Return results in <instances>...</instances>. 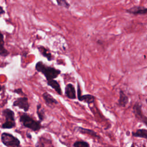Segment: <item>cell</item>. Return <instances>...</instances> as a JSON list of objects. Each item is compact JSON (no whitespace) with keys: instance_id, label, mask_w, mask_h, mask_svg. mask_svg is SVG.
<instances>
[{"instance_id":"obj_12","label":"cell","mask_w":147,"mask_h":147,"mask_svg":"<svg viewBox=\"0 0 147 147\" xmlns=\"http://www.w3.org/2000/svg\"><path fill=\"white\" fill-rule=\"evenodd\" d=\"M129 102V98L125 94V93L122 91H119V97L118 100V105L121 107H125Z\"/></svg>"},{"instance_id":"obj_22","label":"cell","mask_w":147,"mask_h":147,"mask_svg":"<svg viewBox=\"0 0 147 147\" xmlns=\"http://www.w3.org/2000/svg\"><path fill=\"white\" fill-rule=\"evenodd\" d=\"M3 13H5V11L3 10L2 7H1V6H0V16H1V14H3Z\"/></svg>"},{"instance_id":"obj_14","label":"cell","mask_w":147,"mask_h":147,"mask_svg":"<svg viewBox=\"0 0 147 147\" xmlns=\"http://www.w3.org/2000/svg\"><path fill=\"white\" fill-rule=\"evenodd\" d=\"M132 136L134 137H140L147 139V130L146 129H138L136 131L132 132Z\"/></svg>"},{"instance_id":"obj_1","label":"cell","mask_w":147,"mask_h":147,"mask_svg":"<svg viewBox=\"0 0 147 147\" xmlns=\"http://www.w3.org/2000/svg\"><path fill=\"white\" fill-rule=\"evenodd\" d=\"M36 70L44 75L47 80L55 79L61 74V71L54 67L45 65L42 61H38L35 65Z\"/></svg>"},{"instance_id":"obj_3","label":"cell","mask_w":147,"mask_h":147,"mask_svg":"<svg viewBox=\"0 0 147 147\" xmlns=\"http://www.w3.org/2000/svg\"><path fill=\"white\" fill-rule=\"evenodd\" d=\"M1 141L7 146L20 147V140L8 133H3L1 134Z\"/></svg>"},{"instance_id":"obj_18","label":"cell","mask_w":147,"mask_h":147,"mask_svg":"<svg viewBox=\"0 0 147 147\" xmlns=\"http://www.w3.org/2000/svg\"><path fill=\"white\" fill-rule=\"evenodd\" d=\"M73 147H90L88 142L84 141H76L73 144Z\"/></svg>"},{"instance_id":"obj_9","label":"cell","mask_w":147,"mask_h":147,"mask_svg":"<svg viewBox=\"0 0 147 147\" xmlns=\"http://www.w3.org/2000/svg\"><path fill=\"white\" fill-rule=\"evenodd\" d=\"M42 98L47 106H53V105L58 104V102L56 100V99H55L48 92H44L42 94Z\"/></svg>"},{"instance_id":"obj_19","label":"cell","mask_w":147,"mask_h":147,"mask_svg":"<svg viewBox=\"0 0 147 147\" xmlns=\"http://www.w3.org/2000/svg\"><path fill=\"white\" fill-rule=\"evenodd\" d=\"M58 6L63 7L65 9H69L70 7L69 3L66 0H56Z\"/></svg>"},{"instance_id":"obj_7","label":"cell","mask_w":147,"mask_h":147,"mask_svg":"<svg viewBox=\"0 0 147 147\" xmlns=\"http://www.w3.org/2000/svg\"><path fill=\"white\" fill-rule=\"evenodd\" d=\"M65 96L71 99H75L76 98V90L74 85L71 83H68L65 88Z\"/></svg>"},{"instance_id":"obj_10","label":"cell","mask_w":147,"mask_h":147,"mask_svg":"<svg viewBox=\"0 0 147 147\" xmlns=\"http://www.w3.org/2000/svg\"><path fill=\"white\" fill-rule=\"evenodd\" d=\"M48 86L52 88L59 95H62V90L58 82L55 79L47 81Z\"/></svg>"},{"instance_id":"obj_5","label":"cell","mask_w":147,"mask_h":147,"mask_svg":"<svg viewBox=\"0 0 147 147\" xmlns=\"http://www.w3.org/2000/svg\"><path fill=\"white\" fill-rule=\"evenodd\" d=\"M13 106L18 107L25 111H28L29 109V104L28 99L26 97H20L17 98L14 102Z\"/></svg>"},{"instance_id":"obj_23","label":"cell","mask_w":147,"mask_h":147,"mask_svg":"<svg viewBox=\"0 0 147 147\" xmlns=\"http://www.w3.org/2000/svg\"><path fill=\"white\" fill-rule=\"evenodd\" d=\"M26 137L28 138H32V135L29 133H26Z\"/></svg>"},{"instance_id":"obj_13","label":"cell","mask_w":147,"mask_h":147,"mask_svg":"<svg viewBox=\"0 0 147 147\" xmlns=\"http://www.w3.org/2000/svg\"><path fill=\"white\" fill-rule=\"evenodd\" d=\"M37 49H38V51L40 52V53L44 57H46L48 61H51V60H53V57L52 54L50 52H49V50L47 48H46L44 46L40 45V46L37 47Z\"/></svg>"},{"instance_id":"obj_17","label":"cell","mask_w":147,"mask_h":147,"mask_svg":"<svg viewBox=\"0 0 147 147\" xmlns=\"http://www.w3.org/2000/svg\"><path fill=\"white\" fill-rule=\"evenodd\" d=\"M37 114L38 115L39 121L42 122L44 121L45 118V111L42 108L41 105L40 104H38L37 105V111H36Z\"/></svg>"},{"instance_id":"obj_24","label":"cell","mask_w":147,"mask_h":147,"mask_svg":"<svg viewBox=\"0 0 147 147\" xmlns=\"http://www.w3.org/2000/svg\"><path fill=\"white\" fill-rule=\"evenodd\" d=\"M130 147H135V146H134V144L133 143V144H131V145L130 146Z\"/></svg>"},{"instance_id":"obj_11","label":"cell","mask_w":147,"mask_h":147,"mask_svg":"<svg viewBox=\"0 0 147 147\" xmlns=\"http://www.w3.org/2000/svg\"><path fill=\"white\" fill-rule=\"evenodd\" d=\"M78 99L79 101L84 102L88 105L91 104L94 102L95 100V98L94 95L91 94H86V95H81L80 96L78 97Z\"/></svg>"},{"instance_id":"obj_25","label":"cell","mask_w":147,"mask_h":147,"mask_svg":"<svg viewBox=\"0 0 147 147\" xmlns=\"http://www.w3.org/2000/svg\"><path fill=\"white\" fill-rule=\"evenodd\" d=\"M2 90V86L0 85V91Z\"/></svg>"},{"instance_id":"obj_20","label":"cell","mask_w":147,"mask_h":147,"mask_svg":"<svg viewBox=\"0 0 147 147\" xmlns=\"http://www.w3.org/2000/svg\"><path fill=\"white\" fill-rule=\"evenodd\" d=\"M16 125L15 122L13 121H6L2 126L3 129H11Z\"/></svg>"},{"instance_id":"obj_26","label":"cell","mask_w":147,"mask_h":147,"mask_svg":"<svg viewBox=\"0 0 147 147\" xmlns=\"http://www.w3.org/2000/svg\"><path fill=\"white\" fill-rule=\"evenodd\" d=\"M26 147H32V146H26Z\"/></svg>"},{"instance_id":"obj_8","label":"cell","mask_w":147,"mask_h":147,"mask_svg":"<svg viewBox=\"0 0 147 147\" xmlns=\"http://www.w3.org/2000/svg\"><path fill=\"white\" fill-rule=\"evenodd\" d=\"M75 130L76 131H77L78 132L80 133L81 134H88V135H90L95 138H100V137L99 136H98L96 133L91 129H86V128H84V127H80V126H76L75 127Z\"/></svg>"},{"instance_id":"obj_6","label":"cell","mask_w":147,"mask_h":147,"mask_svg":"<svg viewBox=\"0 0 147 147\" xmlns=\"http://www.w3.org/2000/svg\"><path fill=\"white\" fill-rule=\"evenodd\" d=\"M126 11L130 14L134 16L137 15H144L147 13V9L141 6H133V7L127 9Z\"/></svg>"},{"instance_id":"obj_4","label":"cell","mask_w":147,"mask_h":147,"mask_svg":"<svg viewBox=\"0 0 147 147\" xmlns=\"http://www.w3.org/2000/svg\"><path fill=\"white\" fill-rule=\"evenodd\" d=\"M133 113L136 118V119L140 122L143 123L145 125H147V118L145 115L143 113L142 110V105L137 102L133 105Z\"/></svg>"},{"instance_id":"obj_15","label":"cell","mask_w":147,"mask_h":147,"mask_svg":"<svg viewBox=\"0 0 147 147\" xmlns=\"http://www.w3.org/2000/svg\"><path fill=\"white\" fill-rule=\"evenodd\" d=\"M2 113L5 117L6 121L15 122L14 113L12 110H11L9 109H6L3 111Z\"/></svg>"},{"instance_id":"obj_2","label":"cell","mask_w":147,"mask_h":147,"mask_svg":"<svg viewBox=\"0 0 147 147\" xmlns=\"http://www.w3.org/2000/svg\"><path fill=\"white\" fill-rule=\"evenodd\" d=\"M20 121L24 126L31 129L34 131L40 130L42 126L40 121H35L26 113L22 114L20 118Z\"/></svg>"},{"instance_id":"obj_16","label":"cell","mask_w":147,"mask_h":147,"mask_svg":"<svg viewBox=\"0 0 147 147\" xmlns=\"http://www.w3.org/2000/svg\"><path fill=\"white\" fill-rule=\"evenodd\" d=\"M9 54L8 51L4 48V40L3 35L0 32V55L6 56Z\"/></svg>"},{"instance_id":"obj_21","label":"cell","mask_w":147,"mask_h":147,"mask_svg":"<svg viewBox=\"0 0 147 147\" xmlns=\"http://www.w3.org/2000/svg\"><path fill=\"white\" fill-rule=\"evenodd\" d=\"M14 92L15 93H17L18 94H20V95H24L22 90L21 88H17V89H15L14 90Z\"/></svg>"}]
</instances>
